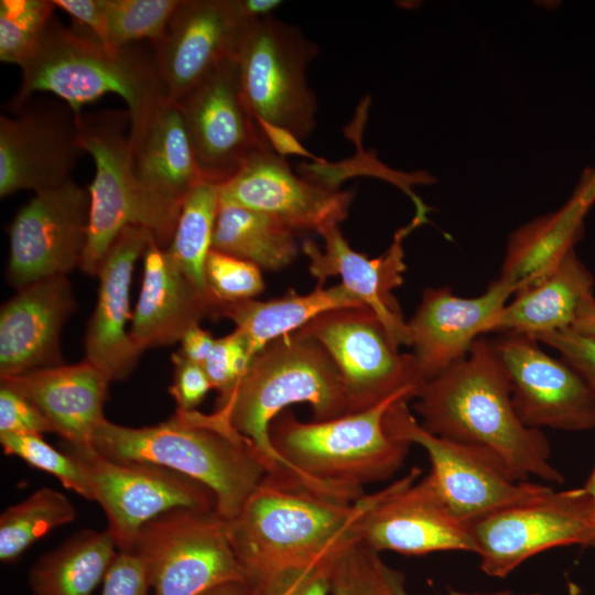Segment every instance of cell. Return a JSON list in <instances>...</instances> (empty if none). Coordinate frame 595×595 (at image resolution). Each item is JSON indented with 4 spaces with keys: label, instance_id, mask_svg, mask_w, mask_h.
<instances>
[{
    "label": "cell",
    "instance_id": "6da1fadb",
    "mask_svg": "<svg viewBox=\"0 0 595 595\" xmlns=\"http://www.w3.org/2000/svg\"><path fill=\"white\" fill-rule=\"evenodd\" d=\"M385 491L386 487L347 501L315 491L290 474H267L226 521L228 540L255 595L325 564L358 541L361 517Z\"/></svg>",
    "mask_w": 595,
    "mask_h": 595
},
{
    "label": "cell",
    "instance_id": "7a4b0ae2",
    "mask_svg": "<svg viewBox=\"0 0 595 595\" xmlns=\"http://www.w3.org/2000/svg\"><path fill=\"white\" fill-rule=\"evenodd\" d=\"M413 399L421 425L431 433L491 452L520 480L532 475L564 482L550 462L547 436L519 418L491 340L476 339L465 357L425 381Z\"/></svg>",
    "mask_w": 595,
    "mask_h": 595
},
{
    "label": "cell",
    "instance_id": "3957f363",
    "mask_svg": "<svg viewBox=\"0 0 595 595\" xmlns=\"http://www.w3.org/2000/svg\"><path fill=\"white\" fill-rule=\"evenodd\" d=\"M90 445L118 463L160 465L205 485L216 499V512L232 519L269 473L253 444L216 411L175 413L151 426L131 428L107 419Z\"/></svg>",
    "mask_w": 595,
    "mask_h": 595
},
{
    "label": "cell",
    "instance_id": "277c9868",
    "mask_svg": "<svg viewBox=\"0 0 595 595\" xmlns=\"http://www.w3.org/2000/svg\"><path fill=\"white\" fill-rule=\"evenodd\" d=\"M20 68L21 84L10 102L13 112L37 91L56 95L77 115L85 105L116 94L133 122L167 98L152 44L111 48L85 28H66L55 18Z\"/></svg>",
    "mask_w": 595,
    "mask_h": 595
},
{
    "label": "cell",
    "instance_id": "5b68a950",
    "mask_svg": "<svg viewBox=\"0 0 595 595\" xmlns=\"http://www.w3.org/2000/svg\"><path fill=\"white\" fill-rule=\"evenodd\" d=\"M306 403L313 421L347 414L340 375L322 345L296 331L256 354L245 374L215 401L217 413L264 458L269 473L286 472L269 437L271 422L288 407ZM268 473V474H269Z\"/></svg>",
    "mask_w": 595,
    "mask_h": 595
},
{
    "label": "cell",
    "instance_id": "8992f818",
    "mask_svg": "<svg viewBox=\"0 0 595 595\" xmlns=\"http://www.w3.org/2000/svg\"><path fill=\"white\" fill-rule=\"evenodd\" d=\"M411 399L400 393L327 421L302 422L285 410L271 422L269 437L286 472L305 486L355 501L366 484L389 478L404 463L410 444L388 433L385 416L392 404Z\"/></svg>",
    "mask_w": 595,
    "mask_h": 595
},
{
    "label": "cell",
    "instance_id": "52a82bcc",
    "mask_svg": "<svg viewBox=\"0 0 595 595\" xmlns=\"http://www.w3.org/2000/svg\"><path fill=\"white\" fill-rule=\"evenodd\" d=\"M318 53L299 28L273 15L250 23L236 56L242 99L269 140L295 141L316 127L317 100L307 68Z\"/></svg>",
    "mask_w": 595,
    "mask_h": 595
},
{
    "label": "cell",
    "instance_id": "ba28073f",
    "mask_svg": "<svg viewBox=\"0 0 595 595\" xmlns=\"http://www.w3.org/2000/svg\"><path fill=\"white\" fill-rule=\"evenodd\" d=\"M154 595H202L229 582H246L232 551L226 520L216 510H169L140 530L133 552Z\"/></svg>",
    "mask_w": 595,
    "mask_h": 595
},
{
    "label": "cell",
    "instance_id": "9c48e42d",
    "mask_svg": "<svg viewBox=\"0 0 595 595\" xmlns=\"http://www.w3.org/2000/svg\"><path fill=\"white\" fill-rule=\"evenodd\" d=\"M408 401L400 400L389 408L386 429L392 437L419 445L426 452L431 464L426 476L461 520L469 523L551 488L518 479L504 462L485 448L431 433L416 421Z\"/></svg>",
    "mask_w": 595,
    "mask_h": 595
},
{
    "label": "cell",
    "instance_id": "30bf717a",
    "mask_svg": "<svg viewBox=\"0 0 595 595\" xmlns=\"http://www.w3.org/2000/svg\"><path fill=\"white\" fill-rule=\"evenodd\" d=\"M61 450L86 473L94 501L104 509L106 530L119 552L132 553L141 528L169 510H216L209 488L173 469L148 463H118L100 455L90 444L62 441Z\"/></svg>",
    "mask_w": 595,
    "mask_h": 595
},
{
    "label": "cell",
    "instance_id": "8fae6325",
    "mask_svg": "<svg viewBox=\"0 0 595 595\" xmlns=\"http://www.w3.org/2000/svg\"><path fill=\"white\" fill-rule=\"evenodd\" d=\"M334 361L346 393L348 413L400 394L415 397L422 381L413 354L400 353L367 307L325 312L301 329Z\"/></svg>",
    "mask_w": 595,
    "mask_h": 595
},
{
    "label": "cell",
    "instance_id": "7c38bea8",
    "mask_svg": "<svg viewBox=\"0 0 595 595\" xmlns=\"http://www.w3.org/2000/svg\"><path fill=\"white\" fill-rule=\"evenodd\" d=\"M475 553L489 576L505 577L529 558L565 545H593L589 496L582 488L552 487L469 522Z\"/></svg>",
    "mask_w": 595,
    "mask_h": 595
},
{
    "label": "cell",
    "instance_id": "4fadbf2b",
    "mask_svg": "<svg viewBox=\"0 0 595 595\" xmlns=\"http://www.w3.org/2000/svg\"><path fill=\"white\" fill-rule=\"evenodd\" d=\"M129 142L141 226L165 249L187 196L203 182L178 106L159 101L131 122Z\"/></svg>",
    "mask_w": 595,
    "mask_h": 595
},
{
    "label": "cell",
    "instance_id": "5bb4252c",
    "mask_svg": "<svg viewBox=\"0 0 595 595\" xmlns=\"http://www.w3.org/2000/svg\"><path fill=\"white\" fill-rule=\"evenodd\" d=\"M89 191L67 183L34 193L7 227L6 279L19 290L79 268L88 238Z\"/></svg>",
    "mask_w": 595,
    "mask_h": 595
},
{
    "label": "cell",
    "instance_id": "9a60e30c",
    "mask_svg": "<svg viewBox=\"0 0 595 595\" xmlns=\"http://www.w3.org/2000/svg\"><path fill=\"white\" fill-rule=\"evenodd\" d=\"M175 104L205 182L220 185L255 152L273 148L242 99L236 57L217 66Z\"/></svg>",
    "mask_w": 595,
    "mask_h": 595
},
{
    "label": "cell",
    "instance_id": "2e32d148",
    "mask_svg": "<svg viewBox=\"0 0 595 595\" xmlns=\"http://www.w3.org/2000/svg\"><path fill=\"white\" fill-rule=\"evenodd\" d=\"M78 126L82 147L96 166L88 187V238L79 269L97 275L119 234L127 226H141L131 175V117L128 109L82 112Z\"/></svg>",
    "mask_w": 595,
    "mask_h": 595
},
{
    "label": "cell",
    "instance_id": "e0dca14e",
    "mask_svg": "<svg viewBox=\"0 0 595 595\" xmlns=\"http://www.w3.org/2000/svg\"><path fill=\"white\" fill-rule=\"evenodd\" d=\"M491 343L515 409L526 425L563 431L595 429V391L563 359L547 354L527 334L502 333Z\"/></svg>",
    "mask_w": 595,
    "mask_h": 595
},
{
    "label": "cell",
    "instance_id": "ac0fdd59",
    "mask_svg": "<svg viewBox=\"0 0 595 595\" xmlns=\"http://www.w3.org/2000/svg\"><path fill=\"white\" fill-rule=\"evenodd\" d=\"M416 467L386 487L361 517L357 540L372 551L424 555L441 551L475 553L469 523L457 518L428 476Z\"/></svg>",
    "mask_w": 595,
    "mask_h": 595
},
{
    "label": "cell",
    "instance_id": "d6986e66",
    "mask_svg": "<svg viewBox=\"0 0 595 595\" xmlns=\"http://www.w3.org/2000/svg\"><path fill=\"white\" fill-rule=\"evenodd\" d=\"M0 116V196L34 193L71 181L82 154L78 116L67 104L28 101Z\"/></svg>",
    "mask_w": 595,
    "mask_h": 595
},
{
    "label": "cell",
    "instance_id": "ffe728a7",
    "mask_svg": "<svg viewBox=\"0 0 595 595\" xmlns=\"http://www.w3.org/2000/svg\"><path fill=\"white\" fill-rule=\"evenodd\" d=\"M219 201L263 213L298 235L339 225L353 193L296 176L273 149L255 152L228 181L218 185Z\"/></svg>",
    "mask_w": 595,
    "mask_h": 595
},
{
    "label": "cell",
    "instance_id": "44dd1931",
    "mask_svg": "<svg viewBox=\"0 0 595 595\" xmlns=\"http://www.w3.org/2000/svg\"><path fill=\"white\" fill-rule=\"evenodd\" d=\"M252 21L238 0H181L153 45L166 97L177 102L210 72L238 54Z\"/></svg>",
    "mask_w": 595,
    "mask_h": 595
},
{
    "label": "cell",
    "instance_id": "7402d4cb",
    "mask_svg": "<svg viewBox=\"0 0 595 595\" xmlns=\"http://www.w3.org/2000/svg\"><path fill=\"white\" fill-rule=\"evenodd\" d=\"M515 293L501 278L475 298L457 296L448 286L425 289L407 322L422 385L465 357Z\"/></svg>",
    "mask_w": 595,
    "mask_h": 595
},
{
    "label": "cell",
    "instance_id": "603a6c76",
    "mask_svg": "<svg viewBox=\"0 0 595 595\" xmlns=\"http://www.w3.org/2000/svg\"><path fill=\"white\" fill-rule=\"evenodd\" d=\"M154 240L139 225L127 226L110 247L97 274L98 295L88 322L84 359L110 381L128 378L144 351L131 338L127 323L132 320L130 289L136 262Z\"/></svg>",
    "mask_w": 595,
    "mask_h": 595
},
{
    "label": "cell",
    "instance_id": "cb8c5ba5",
    "mask_svg": "<svg viewBox=\"0 0 595 595\" xmlns=\"http://www.w3.org/2000/svg\"><path fill=\"white\" fill-rule=\"evenodd\" d=\"M419 226L412 219L394 234L389 249L374 259L354 250L339 225L320 234L325 242L323 249L310 239L304 240L301 247L310 260L309 270L317 279V284H324L329 277L339 275L342 284L376 315L398 348L410 343L407 322L392 292L403 282V239Z\"/></svg>",
    "mask_w": 595,
    "mask_h": 595
},
{
    "label": "cell",
    "instance_id": "d4e9b609",
    "mask_svg": "<svg viewBox=\"0 0 595 595\" xmlns=\"http://www.w3.org/2000/svg\"><path fill=\"white\" fill-rule=\"evenodd\" d=\"M75 309L65 275L17 290L0 310V379L64 365L61 334Z\"/></svg>",
    "mask_w": 595,
    "mask_h": 595
},
{
    "label": "cell",
    "instance_id": "484cf974",
    "mask_svg": "<svg viewBox=\"0 0 595 595\" xmlns=\"http://www.w3.org/2000/svg\"><path fill=\"white\" fill-rule=\"evenodd\" d=\"M138 301L129 329L143 350L180 342L184 334L207 317L215 304L170 259L154 240L143 256Z\"/></svg>",
    "mask_w": 595,
    "mask_h": 595
},
{
    "label": "cell",
    "instance_id": "4316f807",
    "mask_svg": "<svg viewBox=\"0 0 595 595\" xmlns=\"http://www.w3.org/2000/svg\"><path fill=\"white\" fill-rule=\"evenodd\" d=\"M111 381L83 359L1 379V385L23 396L46 418L63 441L90 444L106 420L104 405Z\"/></svg>",
    "mask_w": 595,
    "mask_h": 595
},
{
    "label": "cell",
    "instance_id": "83f0119b",
    "mask_svg": "<svg viewBox=\"0 0 595 595\" xmlns=\"http://www.w3.org/2000/svg\"><path fill=\"white\" fill-rule=\"evenodd\" d=\"M594 202L595 173L591 171L561 208L510 235L499 278L517 293L551 272L582 238L584 217Z\"/></svg>",
    "mask_w": 595,
    "mask_h": 595
},
{
    "label": "cell",
    "instance_id": "f1b7e54d",
    "mask_svg": "<svg viewBox=\"0 0 595 595\" xmlns=\"http://www.w3.org/2000/svg\"><path fill=\"white\" fill-rule=\"evenodd\" d=\"M592 272L571 250L545 277L520 290L488 327V333L537 336L570 328L582 303L594 296Z\"/></svg>",
    "mask_w": 595,
    "mask_h": 595
},
{
    "label": "cell",
    "instance_id": "f546056e",
    "mask_svg": "<svg viewBox=\"0 0 595 595\" xmlns=\"http://www.w3.org/2000/svg\"><path fill=\"white\" fill-rule=\"evenodd\" d=\"M366 307L342 283L323 284L306 294L289 292L268 301L256 299L216 304L213 318H227L245 338L253 357L272 340L301 329L316 316L334 310Z\"/></svg>",
    "mask_w": 595,
    "mask_h": 595
},
{
    "label": "cell",
    "instance_id": "4dcf8cb0",
    "mask_svg": "<svg viewBox=\"0 0 595 595\" xmlns=\"http://www.w3.org/2000/svg\"><path fill=\"white\" fill-rule=\"evenodd\" d=\"M116 549L107 530L76 532L31 566L32 595H90L104 581Z\"/></svg>",
    "mask_w": 595,
    "mask_h": 595
},
{
    "label": "cell",
    "instance_id": "1f68e13d",
    "mask_svg": "<svg viewBox=\"0 0 595 595\" xmlns=\"http://www.w3.org/2000/svg\"><path fill=\"white\" fill-rule=\"evenodd\" d=\"M212 249L278 271L300 252L298 234L274 218L236 204L219 201Z\"/></svg>",
    "mask_w": 595,
    "mask_h": 595
},
{
    "label": "cell",
    "instance_id": "d6a6232c",
    "mask_svg": "<svg viewBox=\"0 0 595 595\" xmlns=\"http://www.w3.org/2000/svg\"><path fill=\"white\" fill-rule=\"evenodd\" d=\"M218 207V185L205 181L197 184L187 196L165 248L170 259L207 295L205 264L212 250Z\"/></svg>",
    "mask_w": 595,
    "mask_h": 595
},
{
    "label": "cell",
    "instance_id": "836d02e7",
    "mask_svg": "<svg viewBox=\"0 0 595 595\" xmlns=\"http://www.w3.org/2000/svg\"><path fill=\"white\" fill-rule=\"evenodd\" d=\"M73 502L58 490L40 488L0 516V560L15 561L30 545L52 530L75 520Z\"/></svg>",
    "mask_w": 595,
    "mask_h": 595
},
{
    "label": "cell",
    "instance_id": "e575fe53",
    "mask_svg": "<svg viewBox=\"0 0 595 595\" xmlns=\"http://www.w3.org/2000/svg\"><path fill=\"white\" fill-rule=\"evenodd\" d=\"M181 0H105V45L120 48L156 43Z\"/></svg>",
    "mask_w": 595,
    "mask_h": 595
},
{
    "label": "cell",
    "instance_id": "d590c367",
    "mask_svg": "<svg viewBox=\"0 0 595 595\" xmlns=\"http://www.w3.org/2000/svg\"><path fill=\"white\" fill-rule=\"evenodd\" d=\"M392 570L379 553L354 541L326 563L331 595H393Z\"/></svg>",
    "mask_w": 595,
    "mask_h": 595
},
{
    "label": "cell",
    "instance_id": "8d00e7d4",
    "mask_svg": "<svg viewBox=\"0 0 595 595\" xmlns=\"http://www.w3.org/2000/svg\"><path fill=\"white\" fill-rule=\"evenodd\" d=\"M55 9L50 0H1V62L21 66L39 44Z\"/></svg>",
    "mask_w": 595,
    "mask_h": 595
},
{
    "label": "cell",
    "instance_id": "74e56055",
    "mask_svg": "<svg viewBox=\"0 0 595 595\" xmlns=\"http://www.w3.org/2000/svg\"><path fill=\"white\" fill-rule=\"evenodd\" d=\"M3 453L17 456L31 467L56 477L68 488L87 500H94L89 479L68 454L46 443L39 434H0Z\"/></svg>",
    "mask_w": 595,
    "mask_h": 595
},
{
    "label": "cell",
    "instance_id": "f35d334b",
    "mask_svg": "<svg viewBox=\"0 0 595 595\" xmlns=\"http://www.w3.org/2000/svg\"><path fill=\"white\" fill-rule=\"evenodd\" d=\"M205 281L215 305L251 300L264 289L258 266L213 249L205 264Z\"/></svg>",
    "mask_w": 595,
    "mask_h": 595
},
{
    "label": "cell",
    "instance_id": "ab89813d",
    "mask_svg": "<svg viewBox=\"0 0 595 595\" xmlns=\"http://www.w3.org/2000/svg\"><path fill=\"white\" fill-rule=\"evenodd\" d=\"M245 338L234 329L230 334L217 338L203 364L218 394L228 391L245 374L252 360Z\"/></svg>",
    "mask_w": 595,
    "mask_h": 595
},
{
    "label": "cell",
    "instance_id": "60d3db41",
    "mask_svg": "<svg viewBox=\"0 0 595 595\" xmlns=\"http://www.w3.org/2000/svg\"><path fill=\"white\" fill-rule=\"evenodd\" d=\"M533 338L556 349L562 359L595 391V336L565 328Z\"/></svg>",
    "mask_w": 595,
    "mask_h": 595
},
{
    "label": "cell",
    "instance_id": "b9f144b4",
    "mask_svg": "<svg viewBox=\"0 0 595 595\" xmlns=\"http://www.w3.org/2000/svg\"><path fill=\"white\" fill-rule=\"evenodd\" d=\"M54 429L40 410L14 390L0 387V434H39Z\"/></svg>",
    "mask_w": 595,
    "mask_h": 595
},
{
    "label": "cell",
    "instance_id": "7bdbcfd3",
    "mask_svg": "<svg viewBox=\"0 0 595 595\" xmlns=\"http://www.w3.org/2000/svg\"><path fill=\"white\" fill-rule=\"evenodd\" d=\"M171 360L174 371L169 392L178 410H195L213 389L212 382L203 365L184 358L177 351L171 356Z\"/></svg>",
    "mask_w": 595,
    "mask_h": 595
},
{
    "label": "cell",
    "instance_id": "ee69618b",
    "mask_svg": "<svg viewBox=\"0 0 595 595\" xmlns=\"http://www.w3.org/2000/svg\"><path fill=\"white\" fill-rule=\"evenodd\" d=\"M101 595H149L147 570L134 553L118 552L102 581Z\"/></svg>",
    "mask_w": 595,
    "mask_h": 595
},
{
    "label": "cell",
    "instance_id": "f6af8a7d",
    "mask_svg": "<svg viewBox=\"0 0 595 595\" xmlns=\"http://www.w3.org/2000/svg\"><path fill=\"white\" fill-rule=\"evenodd\" d=\"M56 8L69 14L78 25L91 32L105 44V0H54Z\"/></svg>",
    "mask_w": 595,
    "mask_h": 595
},
{
    "label": "cell",
    "instance_id": "bcb514c9",
    "mask_svg": "<svg viewBox=\"0 0 595 595\" xmlns=\"http://www.w3.org/2000/svg\"><path fill=\"white\" fill-rule=\"evenodd\" d=\"M216 338L199 325L188 329L181 338L177 351L184 358L203 365L208 357Z\"/></svg>",
    "mask_w": 595,
    "mask_h": 595
},
{
    "label": "cell",
    "instance_id": "7dc6e473",
    "mask_svg": "<svg viewBox=\"0 0 595 595\" xmlns=\"http://www.w3.org/2000/svg\"><path fill=\"white\" fill-rule=\"evenodd\" d=\"M326 563L306 571L291 595H331Z\"/></svg>",
    "mask_w": 595,
    "mask_h": 595
},
{
    "label": "cell",
    "instance_id": "c3c4849f",
    "mask_svg": "<svg viewBox=\"0 0 595 595\" xmlns=\"http://www.w3.org/2000/svg\"><path fill=\"white\" fill-rule=\"evenodd\" d=\"M570 328L581 334L595 336L594 296L588 298L582 303L576 314V317Z\"/></svg>",
    "mask_w": 595,
    "mask_h": 595
},
{
    "label": "cell",
    "instance_id": "681fc988",
    "mask_svg": "<svg viewBox=\"0 0 595 595\" xmlns=\"http://www.w3.org/2000/svg\"><path fill=\"white\" fill-rule=\"evenodd\" d=\"M278 0H238V4L247 19L260 20L272 15V12L281 6Z\"/></svg>",
    "mask_w": 595,
    "mask_h": 595
},
{
    "label": "cell",
    "instance_id": "f907efd6",
    "mask_svg": "<svg viewBox=\"0 0 595 595\" xmlns=\"http://www.w3.org/2000/svg\"><path fill=\"white\" fill-rule=\"evenodd\" d=\"M391 583H392L393 595H411L408 593L405 588L404 576L401 572L397 570H392ZM450 595H530V594H517L511 591H501V592L487 593V594H468V593H462L457 591H451Z\"/></svg>",
    "mask_w": 595,
    "mask_h": 595
},
{
    "label": "cell",
    "instance_id": "816d5d0a",
    "mask_svg": "<svg viewBox=\"0 0 595 595\" xmlns=\"http://www.w3.org/2000/svg\"><path fill=\"white\" fill-rule=\"evenodd\" d=\"M202 595H255L247 582H229L210 588Z\"/></svg>",
    "mask_w": 595,
    "mask_h": 595
},
{
    "label": "cell",
    "instance_id": "f5cc1de1",
    "mask_svg": "<svg viewBox=\"0 0 595 595\" xmlns=\"http://www.w3.org/2000/svg\"><path fill=\"white\" fill-rule=\"evenodd\" d=\"M587 495L589 496L591 504H592V519H593V526L595 530V464L594 467L585 482V485L583 486ZM595 543V542H594ZM593 543V544H594Z\"/></svg>",
    "mask_w": 595,
    "mask_h": 595
},
{
    "label": "cell",
    "instance_id": "db71d44e",
    "mask_svg": "<svg viewBox=\"0 0 595 595\" xmlns=\"http://www.w3.org/2000/svg\"><path fill=\"white\" fill-rule=\"evenodd\" d=\"M592 547H595V543Z\"/></svg>",
    "mask_w": 595,
    "mask_h": 595
}]
</instances>
